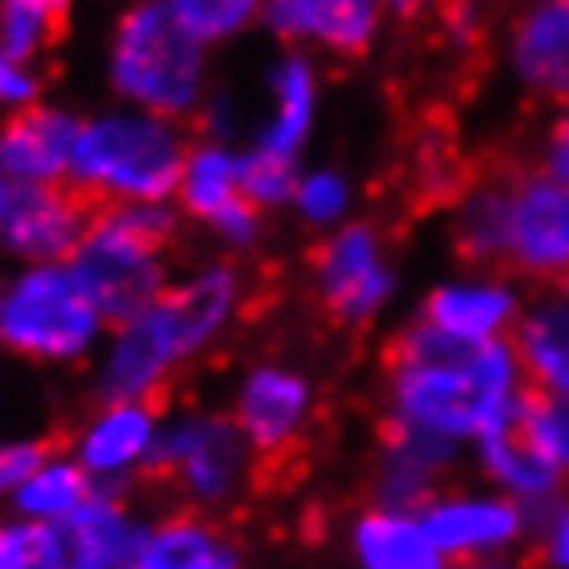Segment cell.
<instances>
[{
	"mask_svg": "<svg viewBox=\"0 0 569 569\" xmlns=\"http://www.w3.org/2000/svg\"><path fill=\"white\" fill-rule=\"evenodd\" d=\"M38 96V79L29 74V67L21 58H13L9 50H0V103H33Z\"/></svg>",
	"mask_w": 569,
	"mask_h": 569,
	"instance_id": "cell-32",
	"label": "cell"
},
{
	"mask_svg": "<svg viewBox=\"0 0 569 569\" xmlns=\"http://www.w3.org/2000/svg\"><path fill=\"white\" fill-rule=\"evenodd\" d=\"M202 42L186 33L166 4L144 0L120 17L112 46V83L120 96L149 116L178 120L194 116L202 103Z\"/></svg>",
	"mask_w": 569,
	"mask_h": 569,
	"instance_id": "cell-3",
	"label": "cell"
},
{
	"mask_svg": "<svg viewBox=\"0 0 569 569\" xmlns=\"http://www.w3.org/2000/svg\"><path fill=\"white\" fill-rule=\"evenodd\" d=\"M248 441L231 417H194L186 426H173L166 438L149 446L141 462V483L157 491H173L186 499V508H228L243 479Z\"/></svg>",
	"mask_w": 569,
	"mask_h": 569,
	"instance_id": "cell-7",
	"label": "cell"
},
{
	"mask_svg": "<svg viewBox=\"0 0 569 569\" xmlns=\"http://www.w3.org/2000/svg\"><path fill=\"white\" fill-rule=\"evenodd\" d=\"M103 318L71 269L42 264L0 298V342L26 359H74L96 339Z\"/></svg>",
	"mask_w": 569,
	"mask_h": 569,
	"instance_id": "cell-6",
	"label": "cell"
},
{
	"mask_svg": "<svg viewBox=\"0 0 569 569\" xmlns=\"http://www.w3.org/2000/svg\"><path fill=\"white\" fill-rule=\"evenodd\" d=\"M112 207L87 182H33L13 190L9 211L0 219V243L26 260L71 257L87 240V231L100 223V214Z\"/></svg>",
	"mask_w": 569,
	"mask_h": 569,
	"instance_id": "cell-11",
	"label": "cell"
},
{
	"mask_svg": "<svg viewBox=\"0 0 569 569\" xmlns=\"http://www.w3.org/2000/svg\"><path fill=\"white\" fill-rule=\"evenodd\" d=\"M516 313V298L503 284H441L421 306V322L455 339H491Z\"/></svg>",
	"mask_w": 569,
	"mask_h": 569,
	"instance_id": "cell-22",
	"label": "cell"
},
{
	"mask_svg": "<svg viewBox=\"0 0 569 569\" xmlns=\"http://www.w3.org/2000/svg\"><path fill=\"white\" fill-rule=\"evenodd\" d=\"M512 62L537 100L569 103V9L532 4L512 26Z\"/></svg>",
	"mask_w": 569,
	"mask_h": 569,
	"instance_id": "cell-17",
	"label": "cell"
},
{
	"mask_svg": "<svg viewBox=\"0 0 569 569\" xmlns=\"http://www.w3.org/2000/svg\"><path fill=\"white\" fill-rule=\"evenodd\" d=\"M385 397L397 421L433 438H487L516 400V359L508 342L455 339L417 322L385 342Z\"/></svg>",
	"mask_w": 569,
	"mask_h": 569,
	"instance_id": "cell-1",
	"label": "cell"
},
{
	"mask_svg": "<svg viewBox=\"0 0 569 569\" xmlns=\"http://www.w3.org/2000/svg\"><path fill=\"white\" fill-rule=\"evenodd\" d=\"M272 96H277V116H272L269 132L260 141V153L293 161V153L306 141L313 112V71L301 58H284L277 74H272Z\"/></svg>",
	"mask_w": 569,
	"mask_h": 569,
	"instance_id": "cell-23",
	"label": "cell"
},
{
	"mask_svg": "<svg viewBox=\"0 0 569 569\" xmlns=\"http://www.w3.org/2000/svg\"><path fill=\"white\" fill-rule=\"evenodd\" d=\"M240 182L257 207H272V202L289 199V194L298 190V186H293V161L269 157V153H260V149L240 161Z\"/></svg>",
	"mask_w": 569,
	"mask_h": 569,
	"instance_id": "cell-29",
	"label": "cell"
},
{
	"mask_svg": "<svg viewBox=\"0 0 569 569\" xmlns=\"http://www.w3.org/2000/svg\"><path fill=\"white\" fill-rule=\"evenodd\" d=\"M313 392L306 376L277 363H260L236 397V426L252 450V491H289L310 467Z\"/></svg>",
	"mask_w": 569,
	"mask_h": 569,
	"instance_id": "cell-5",
	"label": "cell"
},
{
	"mask_svg": "<svg viewBox=\"0 0 569 569\" xmlns=\"http://www.w3.org/2000/svg\"><path fill=\"white\" fill-rule=\"evenodd\" d=\"M503 277L569 298V186L528 161L516 173L508 202V260Z\"/></svg>",
	"mask_w": 569,
	"mask_h": 569,
	"instance_id": "cell-8",
	"label": "cell"
},
{
	"mask_svg": "<svg viewBox=\"0 0 569 569\" xmlns=\"http://www.w3.org/2000/svg\"><path fill=\"white\" fill-rule=\"evenodd\" d=\"M132 569H243V557L228 537V525L199 508H178L144 528Z\"/></svg>",
	"mask_w": 569,
	"mask_h": 569,
	"instance_id": "cell-15",
	"label": "cell"
},
{
	"mask_svg": "<svg viewBox=\"0 0 569 569\" xmlns=\"http://www.w3.org/2000/svg\"><path fill=\"white\" fill-rule=\"evenodd\" d=\"M161 417L157 405L144 400H124V405H108L91 429H87L83 446H79V467L87 475H120L129 467H141L149 455V438H153V421Z\"/></svg>",
	"mask_w": 569,
	"mask_h": 569,
	"instance_id": "cell-19",
	"label": "cell"
},
{
	"mask_svg": "<svg viewBox=\"0 0 569 569\" xmlns=\"http://www.w3.org/2000/svg\"><path fill=\"white\" fill-rule=\"evenodd\" d=\"M545 173L569 186V112L549 129V149H545Z\"/></svg>",
	"mask_w": 569,
	"mask_h": 569,
	"instance_id": "cell-33",
	"label": "cell"
},
{
	"mask_svg": "<svg viewBox=\"0 0 569 569\" xmlns=\"http://www.w3.org/2000/svg\"><path fill=\"white\" fill-rule=\"evenodd\" d=\"M421 528L441 557H483L499 553L528 528L525 512L512 499H483V496H438L421 512Z\"/></svg>",
	"mask_w": 569,
	"mask_h": 569,
	"instance_id": "cell-12",
	"label": "cell"
},
{
	"mask_svg": "<svg viewBox=\"0 0 569 569\" xmlns=\"http://www.w3.org/2000/svg\"><path fill=\"white\" fill-rule=\"evenodd\" d=\"M182 207L236 243H248L257 236L260 207L248 199L240 182V161L228 157V149L202 144L190 153L182 173Z\"/></svg>",
	"mask_w": 569,
	"mask_h": 569,
	"instance_id": "cell-13",
	"label": "cell"
},
{
	"mask_svg": "<svg viewBox=\"0 0 569 569\" xmlns=\"http://www.w3.org/2000/svg\"><path fill=\"white\" fill-rule=\"evenodd\" d=\"M537 400H541V417H545V426H549L557 458H561V467H566V475H569V392H545V388H537Z\"/></svg>",
	"mask_w": 569,
	"mask_h": 569,
	"instance_id": "cell-31",
	"label": "cell"
},
{
	"mask_svg": "<svg viewBox=\"0 0 569 569\" xmlns=\"http://www.w3.org/2000/svg\"><path fill=\"white\" fill-rule=\"evenodd\" d=\"M272 298L277 293L269 284H248L228 264L202 269L178 289H161V298L141 318L120 327V339L103 363L100 397L108 405L144 400V405L166 409L173 392L182 388L178 368L186 359L207 351L236 313L252 322Z\"/></svg>",
	"mask_w": 569,
	"mask_h": 569,
	"instance_id": "cell-2",
	"label": "cell"
},
{
	"mask_svg": "<svg viewBox=\"0 0 569 569\" xmlns=\"http://www.w3.org/2000/svg\"><path fill=\"white\" fill-rule=\"evenodd\" d=\"M557 4H566V9H569V0H557Z\"/></svg>",
	"mask_w": 569,
	"mask_h": 569,
	"instance_id": "cell-36",
	"label": "cell"
},
{
	"mask_svg": "<svg viewBox=\"0 0 569 569\" xmlns=\"http://www.w3.org/2000/svg\"><path fill=\"white\" fill-rule=\"evenodd\" d=\"M186 141L161 116H100L79 124L71 170L112 202H161L182 186Z\"/></svg>",
	"mask_w": 569,
	"mask_h": 569,
	"instance_id": "cell-4",
	"label": "cell"
},
{
	"mask_svg": "<svg viewBox=\"0 0 569 569\" xmlns=\"http://www.w3.org/2000/svg\"><path fill=\"white\" fill-rule=\"evenodd\" d=\"M71 0H0V50L29 62L67 38Z\"/></svg>",
	"mask_w": 569,
	"mask_h": 569,
	"instance_id": "cell-24",
	"label": "cell"
},
{
	"mask_svg": "<svg viewBox=\"0 0 569 569\" xmlns=\"http://www.w3.org/2000/svg\"><path fill=\"white\" fill-rule=\"evenodd\" d=\"M293 194H298V207L310 223H327L347 207V186H342L339 173H313Z\"/></svg>",
	"mask_w": 569,
	"mask_h": 569,
	"instance_id": "cell-30",
	"label": "cell"
},
{
	"mask_svg": "<svg viewBox=\"0 0 569 569\" xmlns=\"http://www.w3.org/2000/svg\"><path fill=\"white\" fill-rule=\"evenodd\" d=\"M458 569H532L525 561H512V557H499V553H483V557H467V561H458Z\"/></svg>",
	"mask_w": 569,
	"mask_h": 569,
	"instance_id": "cell-34",
	"label": "cell"
},
{
	"mask_svg": "<svg viewBox=\"0 0 569 569\" xmlns=\"http://www.w3.org/2000/svg\"><path fill=\"white\" fill-rule=\"evenodd\" d=\"M508 347L528 385L545 392H569V298L545 301L525 313Z\"/></svg>",
	"mask_w": 569,
	"mask_h": 569,
	"instance_id": "cell-21",
	"label": "cell"
},
{
	"mask_svg": "<svg viewBox=\"0 0 569 569\" xmlns=\"http://www.w3.org/2000/svg\"><path fill=\"white\" fill-rule=\"evenodd\" d=\"M0 569H71L62 528L42 520L0 525Z\"/></svg>",
	"mask_w": 569,
	"mask_h": 569,
	"instance_id": "cell-26",
	"label": "cell"
},
{
	"mask_svg": "<svg viewBox=\"0 0 569 569\" xmlns=\"http://www.w3.org/2000/svg\"><path fill=\"white\" fill-rule=\"evenodd\" d=\"M313 277V306L330 330H356L385 306L392 293V272L385 264V236L368 223L339 228L306 252Z\"/></svg>",
	"mask_w": 569,
	"mask_h": 569,
	"instance_id": "cell-9",
	"label": "cell"
},
{
	"mask_svg": "<svg viewBox=\"0 0 569 569\" xmlns=\"http://www.w3.org/2000/svg\"><path fill=\"white\" fill-rule=\"evenodd\" d=\"M0 298H4V293H0Z\"/></svg>",
	"mask_w": 569,
	"mask_h": 569,
	"instance_id": "cell-37",
	"label": "cell"
},
{
	"mask_svg": "<svg viewBox=\"0 0 569 569\" xmlns=\"http://www.w3.org/2000/svg\"><path fill=\"white\" fill-rule=\"evenodd\" d=\"M359 569H446V557L433 549L417 516L371 508L351 532Z\"/></svg>",
	"mask_w": 569,
	"mask_h": 569,
	"instance_id": "cell-20",
	"label": "cell"
},
{
	"mask_svg": "<svg viewBox=\"0 0 569 569\" xmlns=\"http://www.w3.org/2000/svg\"><path fill=\"white\" fill-rule=\"evenodd\" d=\"M264 17L281 38H313L339 58H363L376 38L380 0H269Z\"/></svg>",
	"mask_w": 569,
	"mask_h": 569,
	"instance_id": "cell-16",
	"label": "cell"
},
{
	"mask_svg": "<svg viewBox=\"0 0 569 569\" xmlns=\"http://www.w3.org/2000/svg\"><path fill=\"white\" fill-rule=\"evenodd\" d=\"M257 4L260 0H166V9L199 42H219V38L240 33L257 17Z\"/></svg>",
	"mask_w": 569,
	"mask_h": 569,
	"instance_id": "cell-27",
	"label": "cell"
},
{
	"mask_svg": "<svg viewBox=\"0 0 569 569\" xmlns=\"http://www.w3.org/2000/svg\"><path fill=\"white\" fill-rule=\"evenodd\" d=\"M79 124L67 112L26 103L0 124V173L17 182H58L71 170Z\"/></svg>",
	"mask_w": 569,
	"mask_h": 569,
	"instance_id": "cell-14",
	"label": "cell"
},
{
	"mask_svg": "<svg viewBox=\"0 0 569 569\" xmlns=\"http://www.w3.org/2000/svg\"><path fill=\"white\" fill-rule=\"evenodd\" d=\"M62 537H67V566L71 569H132L141 553L144 528L124 512L120 499L96 491L62 525Z\"/></svg>",
	"mask_w": 569,
	"mask_h": 569,
	"instance_id": "cell-18",
	"label": "cell"
},
{
	"mask_svg": "<svg viewBox=\"0 0 569 569\" xmlns=\"http://www.w3.org/2000/svg\"><path fill=\"white\" fill-rule=\"evenodd\" d=\"M91 496H96V491H91L87 470L79 467V462L50 458L42 470H33L26 483L17 487V508H21L29 520H42V525H54V520L67 525Z\"/></svg>",
	"mask_w": 569,
	"mask_h": 569,
	"instance_id": "cell-25",
	"label": "cell"
},
{
	"mask_svg": "<svg viewBox=\"0 0 569 569\" xmlns=\"http://www.w3.org/2000/svg\"><path fill=\"white\" fill-rule=\"evenodd\" d=\"M67 269L83 284V293L100 310L103 322H112V327H129L166 289L161 252L132 240L129 231L108 223L103 214L100 223L87 231V240L71 252Z\"/></svg>",
	"mask_w": 569,
	"mask_h": 569,
	"instance_id": "cell-10",
	"label": "cell"
},
{
	"mask_svg": "<svg viewBox=\"0 0 569 569\" xmlns=\"http://www.w3.org/2000/svg\"><path fill=\"white\" fill-rule=\"evenodd\" d=\"M74 441V429H50L33 441H13V446H0V491L9 487H21L33 475L42 470L50 458H62V450Z\"/></svg>",
	"mask_w": 569,
	"mask_h": 569,
	"instance_id": "cell-28",
	"label": "cell"
},
{
	"mask_svg": "<svg viewBox=\"0 0 569 569\" xmlns=\"http://www.w3.org/2000/svg\"><path fill=\"white\" fill-rule=\"evenodd\" d=\"M9 199H13V190H9L4 173H0V219H4V211H9Z\"/></svg>",
	"mask_w": 569,
	"mask_h": 569,
	"instance_id": "cell-35",
	"label": "cell"
}]
</instances>
